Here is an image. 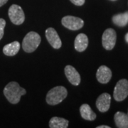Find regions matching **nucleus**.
<instances>
[{
  "instance_id": "obj_1",
  "label": "nucleus",
  "mask_w": 128,
  "mask_h": 128,
  "mask_svg": "<svg viewBox=\"0 0 128 128\" xmlns=\"http://www.w3.org/2000/svg\"><path fill=\"white\" fill-rule=\"evenodd\" d=\"M26 93V90L20 87L18 82H9L4 89V94L6 98L12 104L18 103L22 96Z\"/></svg>"
},
{
  "instance_id": "obj_2",
  "label": "nucleus",
  "mask_w": 128,
  "mask_h": 128,
  "mask_svg": "<svg viewBox=\"0 0 128 128\" xmlns=\"http://www.w3.org/2000/svg\"><path fill=\"white\" fill-rule=\"evenodd\" d=\"M68 96V91L64 86L52 88L46 96V102L48 105H56L62 102Z\"/></svg>"
},
{
  "instance_id": "obj_3",
  "label": "nucleus",
  "mask_w": 128,
  "mask_h": 128,
  "mask_svg": "<svg viewBox=\"0 0 128 128\" xmlns=\"http://www.w3.org/2000/svg\"><path fill=\"white\" fill-rule=\"evenodd\" d=\"M41 38L38 34L31 32L24 37L22 43L23 50L26 53H32L36 50L41 44Z\"/></svg>"
},
{
  "instance_id": "obj_4",
  "label": "nucleus",
  "mask_w": 128,
  "mask_h": 128,
  "mask_svg": "<svg viewBox=\"0 0 128 128\" xmlns=\"http://www.w3.org/2000/svg\"><path fill=\"white\" fill-rule=\"evenodd\" d=\"M8 14L11 22L15 25H21L25 21L24 12L22 8L18 5H12L9 7Z\"/></svg>"
},
{
  "instance_id": "obj_5",
  "label": "nucleus",
  "mask_w": 128,
  "mask_h": 128,
  "mask_svg": "<svg viewBox=\"0 0 128 128\" xmlns=\"http://www.w3.org/2000/svg\"><path fill=\"white\" fill-rule=\"evenodd\" d=\"M114 100L118 102L123 101L128 96V80L126 79H122L119 80L114 90Z\"/></svg>"
},
{
  "instance_id": "obj_6",
  "label": "nucleus",
  "mask_w": 128,
  "mask_h": 128,
  "mask_svg": "<svg viewBox=\"0 0 128 128\" xmlns=\"http://www.w3.org/2000/svg\"><path fill=\"white\" fill-rule=\"evenodd\" d=\"M117 41V34L114 29L108 28L102 35V46L106 50H110L113 49Z\"/></svg>"
},
{
  "instance_id": "obj_7",
  "label": "nucleus",
  "mask_w": 128,
  "mask_h": 128,
  "mask_svg": "<svg viewBox=\"0 0 128 128\" xmlns=\"http://www.w3.org/2000/svg\"><path fill=\"white\" fill-rule=\"evenodd\" d=\"M62 24L66 28L72 31H77L80 29L84 26V22L81 18L72 16H66L62 18Z\"/></svg>"
},
{
  "instance_id": "obj_8",
  "label": "nucleus",
  "mask_w": 128,
  "mask_h": 128,
  "mask_svg": "<svg viewBox=\"0 0 128 128\" xmlns=\"http://www.w3.org/2000/svg\"><path fill=\"white\" fill-rule=\"evenodd\" d=\"M46 37L48 43L54 48L59 49L62 46V42L57 32L53 28H48L46 31Z\"/></svg>"
},
{
  "instance_id": "obj_9",
  "label": "nucleus",
  "mask_w": 128,
  "mask_h": 128,
  "mask_svg": "<svg viewBox=\"0 0 128 128\" xmlns=\"http://www.w3.org/2000/svg\"><path fill=\"white\" fill-rule=\"evenodd\" d=\"M65 74L68 81L72 85L78 86L80 82V76L77 70L71 66H67L65 68Z\"/></svg>"
},
{
  "instance_id": "obj_10",
  "label": "nucleus",
  "mask_w": 128,
  "mask_h": 128,
  "mask_svg": "<svg viewBox=\"0 0 128 128\" xmlns=\"http://www.w3.org/2000/svg\"><path fill=\"white\" fill-rule=\"evenodd\" d=\"M111 96L108 93H103L98 97L96 101V106L101 112H105L110 109Z\"/></svg>"
},
{
  "instance_id": "obj_11",
  "label": "nucleus",
  "mask_w": 128,
  "mask_h": 128,
  "mask_svg": "<svg viewBox=\"0 0 128 128\" xmlns=\"http://www.w3.org/2000/svg\"><path fill=\"white\" fill-rule=\"evenodd\" d=\"M96 77L98 82L102 84H106L110 82L112 78V71L108 67L105 66H102L98 70Z\"/></svg>"
},
{
  "instance_id": "obj_12",
  "label": "nucleus",
  "mask_w": 128,
  "mask_h": 128,
  "mask_svg": "<svg viewBox=\"0 0 128 128\" xmlns=\"http://www.w3.org/2000/svg\"><path fill=\"white\" fill-rule=\"evenodd\" d=\"M88 46V38L84 34H80L75 40V48L78 52H83Z\"/></svg>"
},
{
  "instance_id": "obj_13",
  "label": "nucleus",
  "mask_w": 128,
  "mask_h": 128,
  "mask_svg": "<svg viewBox=\"0 0 128 128\" xmlns=\"http://www.w3.org/2000/svg\"><path fill=\"white\" fill-rule=\"evenodd\" d=\"M21 45L18 41H14L11 44H6L3 48V53L7 56H14L16 55L20 50Z\"/></svg>"
},
{
  "instance_id": "obj_14",
  "label": "nucleus",
  "mask_w": 128,
  "mask_h": 128,
  "mask_svg": "<svg viewBox=\"0 0 128 128\" xmlns=\"http://www.w3.org/2000/svg\"><path fill=\"white\" fill-rule=\"evenodd\" d=\"M81 117L84 120L93 121L96 119V114L92 110L90 105L88 104H83L80 108Z\"/></svg>"
},
{
  "instance_id": "obj_15",
  "label": "nucleus",
  "mask_w": 128,
  "mask_h": 128,
  "mask_svg": "<svg viewBox=\"0 0 128 128\" xmlns=\"http://www.w3.org/2000/svg\"><path fill=\"white\" fill-rule=\"evenodd\" d=\"M114 122L118 128H128V114L118 112L114 115Z\"/></svg>"
},
{
  "instance_id": "obj_16",
  "label": "nucleus",
  "mask_w": 128,
  "mask_h": 128,
  "mask_svg": "<svg viewBox=\"0 0 128 128\" xmlns=\"http://www.w3.org/2000/svg\"><path fill=\"white\" fill-rule=\"evenodd\" d=\"M69 122L67 120L54 117L50 119L49 127L50 128H67L68 127Z\"/></svg>"
},
{
  "instance_id": "obj_17",
  "label": "nucleus",
  "mask_w": 128,
  "mask_h": 128,
  "mask_svg": "<svg viewBox=\"0 0 128 128\" xmlns=\"http://www.w3.org/2000/svg\"><path fill=\"white\" fill-rule=\"evenodd\" d=\"M113 23L119 26V27H124L128 24V12L124 14H119L114 15L112 17Z\"/></svg>"
},
{
  "instance_id": "obj_18",
  "label": "nucleus",
  "mask_w": 128,
  "mask_h": 128,
  "mask_svg": "<svg viewBox=\"0 0 128 128\" xmlns=\"http://www.w3.org/2000/svg\"><path fill=\"white\" fill-rule=\"evenodd\" d=\"M6 26V21L4 18H0V40L4 36V28Z\"/></svg>"
},
{
  "instance_id": "obj_19",
  "label": "nucleus",
  "mask_w": 128,
  "mask_h": 128,
  "mask_svg": "<svg viewBox=\"0 0 128 128\" xmlns=\"http://www.w3.org/2000/svg\"><path fill=\"white\" fill-rule=\"evenodd\" d=\"M73 4L76 5V6H82L85 4L86 0H70Z\"/></svg>"
},
{
  "instance_id": "obj_20",
  "label": "nucleus",
  "mask_w": 128,
  "mask_h": 128,
  "mask_svg": "<svg viewBox=\"0 0 128 128\" xmlns=\"http://www.w3.org/2000/svg\"><path fill=\"white\" fill-rule=\"evenodd\" d=\"M7 2H8V0H0V7L6 4L7 3Z\"/></svg>"
},
{
  "instance_id": "obj_21",
  "label": "nucleus",
  "mask_w": 128,
  "mask_h": 128,
  "mask_svg": "<svg viewBox=\"0 0 128 128\" xmlns=\"http://www.w3.org/2000/svg\"><path fill=\"white\" fill-rule=\"evenodd\" d=\"M97 128H110L109 126H107V125H101V126H98L97 127Z\"/></svg>"
},
{
  "instance_id": "obj_22",
  "label": "nucleus",
  "mask_w": 128,
  "mask_h": 128,
  "mask_svg": "<svg viewBox=\"0 0 128 128\" xmlns=\"http://www.w3.org/2000/svg\"><path fill=\"white\" fill-rule=\"evenodd\" d=\"M125 41L127 43H128V33L125 35Z\"/></svg>"
},
{
  "instance_id": "obj_23",
  "label": "nucleus",
  "mask_w": 128,
  "mask_h": 128,
  "mask_svg": "<svg viewBox=\"0 0 128 128\" xmlns=\"http://www.w3.org/2000/svg\"><path fill=\"white\" fill-rule=\"evenodd\" d=\"M111 1H116V0H111Z\"/></svg>"
}]
</instances>
